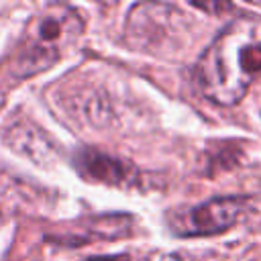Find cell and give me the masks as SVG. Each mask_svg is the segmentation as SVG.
<instances>
[{
  "instance_id": "5",
  "label": "cell",
  "mask_w": 261,
  "mask_h": 261,
  "mask_svg": "<svg viewBox=\"0 0 261 261\" xmlns=\"http://www.w3.org/2000/svg\"><path fill=\"white\" fill-rule=\"evenodd\" d=\"M6 141L12 145L14 151H18L39 163L51 159L55 153V147L51 145V141L37 126L29 124V122H18V124L10 126L6 133Z\"/></svg>"
},
{
  "instance_id": "1",
  "label": "cell",
  "mask_w": 261,
  "mask_h": 261,
  "mask_svg": "<svg viewBox=\"0 0 261 261\" xmlns=\"http://www.w3.org/2000/svg\"><path fill=\"white\" fill-rule=\"evenodd\" d=\"M261 75V16L245 14L228 22L196 65L200 92L218 106H234Z\"/></svg>"
},
{
  "instance_id": "7",
  "label": "cell",
  "mask_w": 261,
  "mask_h": 261,
  "mask_svg": "<svg viewBox=\"0 0 261 261\" xmlns=\"http://www.w3.org/2000/svg\"><path fill=\"white\" fill-rule=\"evenodd\" d=\"M86 261H130L126 255H108V257H90Z\"/></svg>"
},
{
  "instance_id": "3",
  "label": "cell",
  "mask_w": 261,
  "mask_h": 261,
  "mask_svg": "<svg viewBox=\"0 0 261 261\" xmlns=\"http://www.w3.org/2000/svg\"><path fill=\"white\" fill-rule=\"evenodd\" d=\"M249 200L243 196H222L208 202L198 204L188 212L186 226L188 230L184 234L192 237H208V234H220L234 226L241 216L247 212Z\"/></svg>"
},
{
  "instance_id": "2",
  "label": "cell",
  "mask_w": 261,
  "mask_h": 261,
  "mask_svg": "<svg viewBox=\"0 0 261 261\" xmlns=\"http://www.w3.org/2000/svg\"><path fill=\"white\" fill-rule=\"evenodd\" d=\"M84 31L82 14L63 4L47 6L27 27L24 43L12 63L16 77H29L49 69L67 47H71Z\"/></svg>"
},
{
  "instance_id": "6",
  "label": "cell",
  "mask_w": 261,
  "mask_h": 261,
  "mask_svg": "<svg viewBox=\"0 0 261 261\" xmlns=\"http://www.w3.org/2000/svg\"><path fill=\"white\" fill-rule=\"evenodd\" d=\"M130 224L133 218L126 214H108V216H98L92 220L90 226H86L84 230H88V239L86 241H94V239H122L130 234Z\"/></svg>"
},
{
  "instance_id": "4",
  "label": "cell",
  "mask_w": 261,
  "mask_h": 261,
  "mask_svg": "<svg viewBox=\"0 0 261 261\" xmlns=\"http://www.w3.org/2000/svg\"><path fill=\"white\" fill-rule=\"evenodd\" d=\"M73 163L84 177L108 186H130L139 177V169L118 157L102 153L94 147H82L73 155Z\"/></svg>"
}]
</instances>
